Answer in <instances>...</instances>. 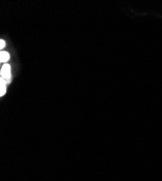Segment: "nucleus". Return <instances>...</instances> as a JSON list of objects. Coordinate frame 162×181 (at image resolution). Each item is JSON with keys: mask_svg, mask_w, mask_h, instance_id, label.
<instances>
[{"mask_svg": "<svg viewBox=\"0 0 162 181\" xmlns=\"http://www.w3.org/2000/svg\"><path fill=\"white\" fill-rule=\"evenodd\" d=\"M1 78L7 82H9L10 80V77H11V75H10V66L7 64H4V65L2 66V68H1Z\"/></svg>", "mask_w": 162, "mask_h": 181, "instance_id": "f257e3e1", "label": "nucleus"}, {"mask_svg": "<svg viewBox=\"0 0 162 181\" xmlns=\"http://www.w3.org/2000/svg\"><path fill=\"white\" fill-rule=\"evenodd\" d=\"M10 59V54L7 52H1V55H0V60L1 62H6Z\"/></svg>", "mask_w": 162, "mask_h": 181, "instance_id": "f03ea898", "label": "nucleus"}, {"mask_svg": "<svg viewBox=\"0 0 162 181\" xmlns=\"http://www.w3.org/2000/svg\"><path fill=\"white\" fill-rule=\"evenodd\" d=\"M6 91V81L3 79L2 78H1V96H3V95L5 93Z\"/></svg>", "mask_w": 162, "mask_h": 181, "instance_id": "7ed1b4c3", "label": "nucleus"}, {"mask_svg": "<svg viewBox=\"0 0 162 181\" xmlns=\"http://www.w3.org/2000/svg\"><path fill=\"white\" fill-rule=\"evenodd\" d=\"M4 45H5V42H4L3 40H1V41H0V48L3 49V47H4Z\"/></svg>", "mask_w": 162, "mask_h": 181, "instance_id": "20e7f679", "label": "nucleus"}]
</instances>
